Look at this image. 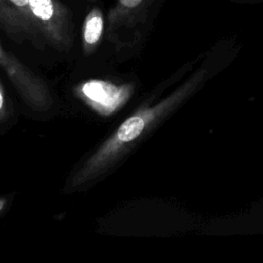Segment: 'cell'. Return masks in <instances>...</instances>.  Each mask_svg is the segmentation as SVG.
Segmentation results:
<instances>
[{"label": "cell", "mask_w": 263, "mask_h": 263, "mask_svg": "<svg viewBox=\"0 0 263 263\" xmlns=\"http://www.w3.org/2000/svg\"><path fill=\"white\" fill-rule=\"evenodd\" d=\"M216 70L201 67L193 71L177 88L154 104L140 107L111 134L76 170L69 190L90 184L111 171L124 156L168 116L203 87Z\"/></svg>", "instance_id": "1"}, {"label": "cell", "mask_w": 263, "mask_h": 263, "mask_svg": "<svg viewBox=\"0 0 263 263\" xmlns=\"http://www.w3.org/2000/svg\"><path fill=\"white\" fill-rule=\"evenodd\" d=\"M29 7L37 44L69 50L74 41L71 11L59 0H29Z\"/></svg>", "instance_id": "2"}, {"label": "cell", "mask_w": 263, "mask_h": 263, "mask_svg": "<svg viewBox=\"0 0 263 263\" xmlns=\"http://www.w3.org/2000/svg\"><path fill=\"white\" fill-rule=\"evenodd\" d=\"M0 68L25 102L36 112H46L53 106V97L46 82L13 53L7 51L0 41Z\"/></svg>", "instance_id": "3"}, {"label": "cell", "mask_w": 263, "mask_h": 263, "mask_svg": "<svg viewBox=\"0 0 263 263\" xmlns=\"http://www.w3.org/2000/svg\"><path fill=\"white\" fill-rule=\"evenodd\" d=\"M135 91L133 83L116 84L105 79H87L74 87L75 96L103 117L114 115L129 101Z\"/></svg>", "instance_id": "4"}, {"label": "cell", "mask_w": 263, "mask_h": 263, "mask_svg": "<svg viewBox=\"0 0 263 263\" xmlns=\"http://www.w3.org/2000/svg\"><path fill=\"white\" fill-rule=\"evenodd\" d=\"M147 0H115L107 16V37L117 49L130 47L139 37Z\"/></svg>", "instance_id": "5"}, {"label": "cell", "mask_w": 263, "mask_h": 263, "mask_svg": "<svg viewBox=\"0 0 263 263\" xmlns=\"http://www.w3.org/2000/svg\"><path fill=\"white\" fill-rule=\"evenodd\" d=\"M0 27L17 43L30 41L38 45L29 0H0Z\"/></svg>", "instance_id": "6"}, {"label": "cell", "mask_w": 263, "mask_h": 263, "mask_svg": "<svg viewBox=\"0 0 263 263\" xmlns=\"http://www.w3.org/2000/svg\"><path fill=\"white\" fill-rule=\"evenodd\" d=\"M105 30V20L100 7L93 6L82 25V50L84 55L92 54L98 48Z\"/></svg>", "instance_id": "7"}, {"label": "cell", "mask_w": 263, "mask_h": 263, "mask_svg": "<svg viewBox=\"0 0 263 263\" xmlns=\"http://www.w3.org/2000/svg\"><path fill=\"white\" fill-rule=\"evenodd\" d=\"M5 115V100L2 91V87L0 85V118L4 117Z\"/></svg>", "instance_id": "8"}, {"label": "cell", "mask_w": 263, "mask_h": 263, "mask_svg": "<svg viewBox=\"0 0 263 263\" xmlns=\"http://www.w3.org/2000/svg\"><path fill=\"white\" fill-rule=\"evenodd\" d=\"M3 206H4V202L2 200H0V211L3 209Z\"/></svg>", "instance_id": "9"}]
</instances>
